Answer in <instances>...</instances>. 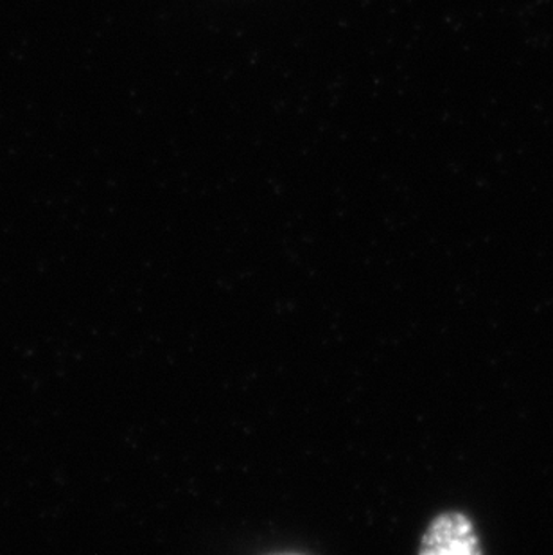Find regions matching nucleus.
<instances>
[{
  "mask_svg": "<svg viewBox=\"0 0 553 555\" xmlns=\"http://www.w3.org/2000/svg\"><path fill=\"white\" fill-rule=\"evenodd\" d=\"M421 554H480L478 535L470 518L460 513L442 514L424 535Z\"/></svg>",
  "mask_w": 553,
  "mask_h": 555,
  "instance_id": "f257e3e1",
  "label": "nucleus"
}]
</instances>
